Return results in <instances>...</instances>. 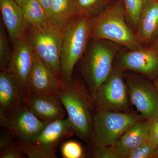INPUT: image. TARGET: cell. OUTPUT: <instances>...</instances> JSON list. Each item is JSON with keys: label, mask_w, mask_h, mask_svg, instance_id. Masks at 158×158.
I'll list each match as a JSON object with an SVG mask.
<instances>
[{"label": "cell", "mask_w": 158, "mask_h": 158, "mask_svg": "<svg viewBox=\"0 0 158 158\" xmlns=\"http://www.w3.org/2000/svg\"><path fill=\"white\" fill-rule=\"evenodd\" d=\"M152 119L141 120L133 125L112 145L119 158H127L131 151L149 140Z\"/></svg>", "instance_id": "2e32d148"}, {"label": "cell", "mask_w": 158, "mask_h": 158, "mask_svg": "<svg viewBox=\"0 0 158 158\" xmlns=\"http://www.w3.org/2000/svg\"><path fill=\"white\" fill-rule=\"evenodd\" d=\"M26 34L31 40L36 55L60 79L63 31L56 27L50 21L40 27L28 25Z\"/></svg>", "instance_id": "8992f818"}, {"label": "cell", "mask_w": 158, "mask_h": 158, "mask_svg": "<svg viewBox=\"0 0 158 158\" xmlns=\"http://www.w3.org/2000/svg\"><path fill=\"white\" fill-rule=\"evenodd\" d=\"M75 135L72 125L68 118L58 119L47 124L33 143L56 150L60 142Z\"/></svg>", "instance_id": "ac0fdd59"}, {"label": "cell", "mask_w": 158, "mask_h": 158, "mask_svg": "<svg viewBox=\"0 0 158 158\" xmlns=\"http://www.w3.org/2000/svg\"><path fill=\"white\" fill-rule=\"evenodd\" d=\"M149 47L153 50L156 51L158 53V36L156 39L150 44Z\"/></svg>", "instance_id": "1f68e13d"}, {"label": "cell", "mask_w": 158, "mask_h": 158, "mask_svg": "<svg viewBox=\"0 0 158 158\" xmlns=\"http://www.w3.org/2000/svg\"><path fill=\"white\" fill-rule=\"evenodd\" d=\"M26 94L6 69L1 71L0 121L8 118L24 105Z\"/></svg>", "instance_id": "5bb4252c"}, {"label": "cell", "mask_w": 158, "mask_h": 158, "mask_svg": "<svg viewBox=\"0 0 158 158\" xmlns=\"http://www.w3.org/2000/svg\"><path fill=\"white\" fill-rule=\"evenodd\" d=\"M91 37L109 40L128 50L143 47L127 21L123 0H115L91 19Z\"/></svg>", "instance_id": "3957f363"}, {"label": "cell", "mask_w": 158, "mask_h": 158, "mask_svg": "<svg viewBox=\"0 0 158 158\" xmlns=\"http://www.w3.org/2000/svg\"><path fill=\"white\" fill-rule=\"evenodd\" d=\"M63 85V82L54 74L35 53L27 93L39 95L57 94Z\"/></svg>", "instance_id": "4fadbf2b"}, {"label": "cell", "mask_w": 158, "mask_h": 158, "mask_svg": "<svg viewBox=\"0 0 158 158\" xmlns=\"http://www.w3.org/2000/svg\"><path fill=\"white\" fill-rule=\"evenodd\" d=\"M92 157L94 158H119L112 146H104L95 148Z\"/></svg>", "instance_id": "83f0119b"}, {"label": "cell", "mask_w": 158, "mask_h": 158, "mask_svg": "<svg viewBox=\"0 0 158 158\" xmlns=\"http://www.w3.org/2000/svg\"><path fill=\"white\" fill-rule=\"evenodd\" d=\"M24 104L35 116L47 124L64 119L67 114L57 94L39 95L27 93Z\"/></svg>", "instance_id": "7c38bea8"}, {"label": "cell", "mask_w": 158, "mask_h": 158, "mask_svg": "<svg viewBox=\"0 0 158 158\" xmlns=\"http://www.w3.org/2000/svg\"><path fill=\"white\" fill-rule=\"evenodd\" d=\"M21 7L23 6L27 0H15Z\"/></svg>", "instance_id": "836d02e7"}, {"label": "cell", "mask_w": 158, "mask_h": 158, "mask_svg": "<svg viewBox=\"0 0 158 158\" xmlns=\"http://www.w3.org/2000/svg\"><path fill=\"white\" fill-rule=\"evenodd\" d=\"M17 139V137L13 133L5 129L4 131L1 133L0 136V150L16 141Z\"/></svg>", "instance_id": "f1b7e54d"}, {"label": "cell", "mask_w": 158, "mask_h": 158, "mask_svg": "<svg viewBox=\"0 0 158 158\" xmlns=\"http://www.w3.org/2000/svg\"><path fill=\"white\" fill-rule=\"evenodd\" d=\"M44 9L49 19L50 13L53 0H37Z\"/></svg>", "instance_id": "4dcf8cb0"}, {"label": "cell", "mask_w": 158, "mask_h": 158, "mask_svg": "<svg viewBox=\"0 0 158 158\" xmlns=\"http://www.w3.org/2000/svg\"><path fill=\"white\" fill-rule=\"evenodd\" d=\"M153 85L155 87L156 90L158 94V77L155 80H154Z\"/></svg>", "instance_id": "d6a6232c"}, {"label": "cell", "mask_w": 158, "mask_h": 158, "mask_svg": "<svg viewBox=\"0 0 158 158\" xmlns=\"http://www.w3.org/2000/svg\"><path fill=\"white\" fill-rule=\"evenodd\" d=\"M57 95L66 110L75 135L86 143L91 142L94 110L96 108L86 85L74 73L69 81L63 82Z\"/></svg>", "instance_id": "6da1fadb"}, {"label": "cell", "mask_w": 158, "mask_h": 158, "mask_svg": "<svg viewBox=\"0 0 158 158\" xmlns=\"http://www.w3.org/2000/svg\"><path fill=\"white\" fill-rule=\"evenodd\" d=\"M63 31L60 79L66 83L71 80L75 67L91 39V19L77 15L69 21Z\"/></svg>", "instance_id": "277c9868"}, {"label": "cell", "mask_w": 158, "mask_h": 158, "mask_svg": "<svg viewBox=\"0 0 158 158\" xmlns=\"http://www.w3.org/2000/svg\"><path fill=\"white\" fill-rule=\"evenodd\" d=\"M149 140L158 145V118L152 119L149 130Z\"/></svg>", "instance_id": "f546056e"}, {"label": "cell", "mask_w": 158, "mask_h": 158, "mask_svg": "<svg viewBox=\"0 0 158 158\" xmlns=\"http://www.w3.org/2000/svg\"><path fill=\"white\" fill-rule=\"evenodd\" d=\"M141 44H151L158 36V0H145L136 33Z\"/></svg>", "instance_id": "e0dca14e"}, {"label": "cell", "mask_w": 158, "mask_h": 158, "mask_svg": "<svg viewBox=\"0 0 158 158\" xmlns=\"http://www.w3.org/2000/svg\"><path fill=\"white\" fill-rule=\"evenodd\" d=\"M155 158H158V150L156 154Z\"/></svg>", "instance_id": "e575fe53"}, {"label": "cell", "mask_w": 158, "mask_h": 158, "mask_svg": "<svg viewBox=\"0 0 158 158\" xmlns=\"http://www.w3.org/2000/svg\"><path fill=\"white\" fill-rule=\"evenodd\" d=\"M158 145L148 140L131 151L127 158H155Z\"/></svg>", "instance_id": "d4e9b609"}, {"label": "cell", "mask_w": 158, "mask_h": 158, "mask_svg": "<svg viewBox=\"0 0 158 158\" xmlns=\"http://www.w3.org/2000/svg\"><path fill=\"white\" fill-rule=\"evenodd\" d=\"M77 15L75 0H53L49 19L56 27L63 31L69 21Z\"/></svg>", "instance_id": "d6986e66"}, {"label": "cell", "mask_w": 158, "mask_h": 158, "mask_svg": "<svg viewBox=\"0 0 158 158\" xmlns=\"http://www.w3.org/2000/svg\"><path fill=\"white\" fill-rule=\"evenodd\" d=\"M123 72L114 65L108 78L91 94L97 110L130 112L131 103Z\"/></svg>", "instance_id": "52a82bcc"}, {"label": "cell", "mask_w": 158, "mask_h": 158, "mask_svg": "<svg viewBox=\"0 0 158 158\" xmlns=\"http://www.w3.org/2000/svg\"><path fill=\"white\" fill-rule=\"evenodd\" d=\"M126 18L129 25L136 33L138 20L145 0H123Z\"/></svg>", "instance_id": "603a6c76"}, {"label": "cell", "mask_w": 158, "mask_h": 158, "mask_svg": "<svg viewBox=\"0 0 158 158\" xmlns=\"http://www.w3.org/2000/svg\"><path fill=\"white\" fill-rule=\"evenodd\" d=\"M61 154L63 158H81L84 157L83 148L77 141L69 140L62 144L61 148Z\"/></svg>", "instance_id": "484cf974"}, {"label": "cell", "mask_w": 158, "mask_h": 158, "mask_svg": "<svg viewBox=\"0 0 158 158\" xmlns=\"http://www.w3.org/2000/svg\"><path fill=\"white\" fill-rule=\"evenodd\" d=\"M21 8L25 20L29 25L40 27L50 21L45 10L37 0H27Z\"/></svg>", "instance_id": "ffe728a7"}, {"label": "cell", "mask_w": 158, "mask_h": 158, "mask_svg": "<svg viewBox=\"0 0 158 158\" xmlns=\"http://www.w3.org/2000/svg\"><path fill=\"white\" fill-rule=\"evenodd\" d=\"M117 44L106 40L91 38L81 58L78 70L91 94L108 78L120 52Z\"/></svg>", "instance_id": "7a4b0ae2"}, {"label": "cell", "mask_w": 158, "mask_h": 158, "mask_svg": "<svg viewBox=\"0 0 158 158\" xmlns=\"http://www.w3.org/2000/svg\"><path fill=\"white\" fill-rule=\"evenodd\" d=\"M9 35L4 24L1 20L0 25V69L6 70L9 65L11 55V49L9 40Z\"/></svg>", "instance_id": "cb8c5ba5"}, {"label": "cell", "mask_w": 158, "mask_h": 158, "mask_svg": "<svg viewBox=\"0 0 158 158\" xmlns=\"http://www.w3.org/2000/svg\"><path fill=\"white\" fill-rule=\"evenodd\" d=\"M1 20L12 44L26 34L28 24L21 7L15 0H0Z\"/></svg>", "instance_id": "9a60e30c"}, {"label": "cell", "mask_w": 158, "mask_h": 158, "mask_svg": "<svg viewBox=\"0 0 158 158\" xmlns=\"http://www.w3.org/2000/svg\"><path fill=\"white\" fill-rule=\"evenodd\" d=\"M114 65L123 71L137 72L154 81L158 77V53L149 47L120 51L116 56Z\"/></svg>", "instance_id": "30bf717a"}, {"label": "cell", "mask_w": 158, "mask_h": 158, "mask_svg": "<svg viewBox=\"0 0 158 158\" xmlns=\"http://www.w3.org/2000/svg\"><path fill=\"white\" fill-rule=\"evenodd\" d=\"M0 123L2 127L13 133L17 138L30 141L37 138L47 124L35 116L25 104Z\"/></svg>", "instance_id": "8fae6325"}, {"label": "cell", "mask_w": 158, "mask_h": 158, "mask_svg": "<svg viewBox=\"0 0 158 158\" xmlns=\"http://www.w3.org/2000/svg\"><path fill=\"white\" fill-rule=\"evenodd\" d=\"M145 119L131 112L97 110L93 119L92 141L95 148L114 145L130 128Z\"/></svg>", "instance_id": "5b68a950"}, {"label": "cell", "mask_w": 158, "mask_h": 158, "mask_svg": "<svg viewBox=\"0 0 158 158\" xmlns=\"http://www.w3.org/2000/svg\"><path fill=\"white\" fill-rule=\"evenodd\" d=\"M16 142L29 158H56V150L51 149L32 141L17 138Z\"/></svg>", "instance_id": "7402d4cb"}, {"label": "cell", "mask_w": 158, "mask_h": 158, "mask_svg": "<svg viewBox=\"0 0 158 158\" xmlns=\"http://www.w3.org/2000/svg\"><path fill=\"white\" fill-rule=\"evenodd\" d=\"M25 154L16 141L0 150L1 158H23L25 157Z\"/></svg>", "instance_id": "4316f807"}, {"label": "cell", "mask_w": 158, "mask_h": 158, "mask_svg": "<svg viewBox=\"0 0 158 158\" xmlns=\"http://www.w3.org/2000/svg\"><path fill=\"white\" fill-rule=\"evenodd\" d=\"M115 0H75L78 15L90 19L96 16Z\"/></svg>", "instance_id": "44dd1931"}, {"label": "cell", "mask_w": 158, "mask_h": 158, "mask_svg": "<svg viewBox=\"0 0 158 158\" xmlns=\"http://www.w3.org/2000/svg\"><path fill=\"white\" fill-rule=\"evenodd\" d=\"M12 45V55L6 70L27 94L29 77L35 60V50L26 34Z\"/></svg>", "instance_id": "ba28073f"}, {"label": "cell", "mask_w": 158, "mask_h": 158, "mask_svg": "<svg viewBox=\"0 0 158 158\" xmlns=\"http://www.w3.org/2000/svg\"><path fill=\"white\" fill-rule=\"evenodd\" d=\"M124 79L131 103L140 115L146 119L158 118V94L153 84L135 76Z\"/></svg>", "instance_id": "9c48e42d"}]
</instances>
